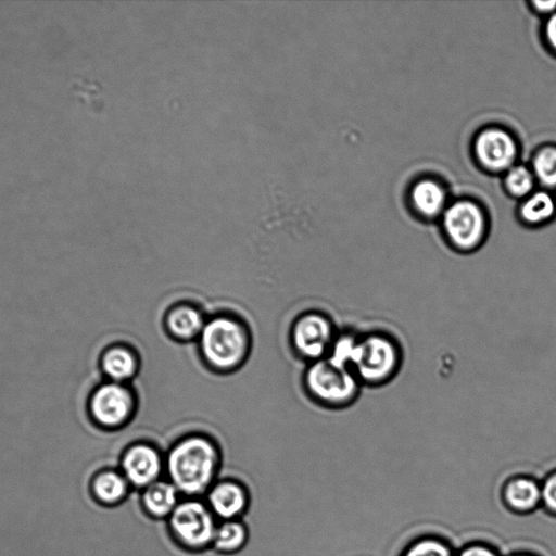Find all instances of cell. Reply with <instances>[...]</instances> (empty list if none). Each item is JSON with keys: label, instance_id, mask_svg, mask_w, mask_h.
Segmentation results:
<instances>
[{"label": "cell", "instance_id": "9", "mask_svg": "<svg viewBox=\"0 0 556 556\" xmlns=\"http://www.w3.org/2000/svg\"><path fill=\"white\" fill-rule=\"evenodd\" d=\"M136 408L132 391L123 383L109 382L101 386L92 396L91 413L106 428L126 424Z\"/></svg>", "mask_w": 556, "mask_h": 556}, {"label": "cell", "instance_id": "13", "mask_svg": "<svg viewBox=\"0 0 556 556\" xmlns=\"http://www.w3.org/2000/svg\"><path fill=\"white\" fill-rule=\"evenodd\" d=\"M505 506L516 514H529L542 504L541 483L527 475L509 477L502 488Z\"/></svg>", "mask_w": 556, "mask_h": 556}, {"label": "cell", "instance_id": "15", "mask_svg": "<svg viewBox=\"0 0 556 556\" xmlns=\"http://www.w3.org/2000/svg\"><path fill=\"white\" fill-rule=\"evenodd\" d=\"M91 488L96 498L108 506L122 503L132 490L118 468H108L98 472Z\"/></svg>", "mask_w": 556, "mask_h": 556}, {"label": "cell", "instance_id": "26", "mask_svg": "<svg viewBox=\"0 0 556 556\" xmlns=\"http://www.w3.org/2000/svg\"><path fill=\"white\" fill-rule=\"evenodd\" d=\"M455 556H500L496 548L482 542H471L463 546Z\"/></svg>", "mask_w": 556, "mask_h": 556}, {"label": "cell", "instance_id": "12", "mask_svg": "<svg viewBox=\"0 0 556 556\" xmlns=\"http://www.w3.org/2000/svg\"><path fill=\"white\" fill-rule=\"evenodd\" d=\"M206 319L207 317L197 305L180 302L168 308L163 324L173 340L187 343L199 339Z\"/></svg>", "mask_w": 556, "mask_h": 556}, {"label": "cell", "instance_id": "3", "mask_svg": "<svg viewBox=\"0 0 556 556\" xmlns=\"http://www.w3.org/2000/svg\"><path fill=\"white\" fill-rule=\"evenodd\" d=\"M399 340L383 330L358 333L351 365L363 387L379 388L391 382L403 365Z\"/></svg>", "mask_w": 556, "mask_h": 556}, {"label": "cell", "instance_id": "28", "mask_svg": "<svg viewBox=\"0 0 556 556\" xmlns=\"http://www.w3.org/2000/svg\"><path fill=\"white\" fill-rule=\"evenodd\" d=\"M533 7L543 14L552 15L556 12V1H534Z\"/></svg>", "mask_w": 556, "mask_h": 556}, {"label": "cell", "instance_id": "16", "mask_svg": "<svg viewBox=\"0 0 556 556\" xmlns=\"http://www.w3.org/2000/svg\"><path fill=\"white\" fill-rule=\"evenodd\" d=\"M102 367L113 382L123 383L137 375L139 358L130 348L117 345L105 352Z\"/></svg>", "mask_w": 556, "mask_h": 556}, {"label": "cell", "instance_id": "11", "mask_svg": "<svg viewBox=\"0 0 556 556\" xmlns=\"http://www.w3.org/2000/svg\"><path fill=\"white\" fill-rule=\"evenodd\" d=\"M480 163L491 170L509 169L517 155L514 138L503 129L488 128L481 131L475 142Z\"/></svg>", "mask_w": 556, "mask_h": 556}, {"label": "cell", "instance_id": "1", "mask_svg": "<svg viewBox=\"0 0 556 556\" xmlns=\"http://www.w3.org/2000/svg\"><path fill=\"white\" fill-rule=\"evenodd\" d=\"M165 470L181 497H200L217 481L222 467L219 445L211 437L190 433L170 445Z\"/></svg>", "mask_w": 556, "mask_h": 556}, {"label": "cell", "instance_id": "2", "mask_svg": "<svg viewBox=\"0 0 556 556\" xmlns=\"http://www.w3.org/2000/svg\"><path fill=\"white\" fill-rule=\"evenodd\" d=\"M197 343L204 365L215 372L230 374L247 362L252 338L245 321L220 313L206 319Z\"/></svg>", "mask_w": 556, "mask_h": 556}, {"label": "cell", "instance_id": "17", "mask_svg": "<svg viewBox=\"0 0 556 556\" xmlns=\"http://www.w3.org/2000/svg\"><path fill=\"white\" fill-rule=\"evenodd\" d=\"M250 531L242 519L218 521L212 549L224 555L241 552L248 544Z\"/></svg>", "mask_w": 556, "mask_h": 556}, {"label": "cell", "instance_id": "7", "mask_svg": "<svg viewBox=\"0 0 556 556\" xmlns=\"http://www.w3.org/2000/svg\"><path fill=\"white\" fill-rule=\"evenodd\" d=\"M338 330L332 319L318 311L299 315L290 329V343L295 354L308 363L326 357Z\"/></svg>", "mask_w": 556, "mask_h": 556}, {"label": "cell", "instance_id": "20", "mask_svg": "<svg viewBox=\"0 0 556 556\" xmlns=\"http://www.w3.org/2000/svg\"><path fill=\"white\" fill-rule=\"evenodd\" d=\"M456 552L446 540L437 535H424L409 542L400 556H455Z\"/></svg>", "mask_w": 556, "mask_h": 556}, {"label": "cell", "instance_id": "14", "mask_svg": "<svg viewBox=\"0 0 556 556\" xmlns=\"http://www.w3.org/2000/svg\"><path fill=\"white\" fill-rule=\"evenodd\" d=\"M180 500V493L167 479H160L139 491V501L143 511L156 520H166Z\"/></svg>", "mask_w": 556, "mask_h": 556}, {"label": "cell", "instance_id": "29", "mask_svg": "<svg viewBox=\"0 0 556 556\" xmlns=\"http://www.w3.org/2000/svg\"><path fill=\"white\" fill-rule=\"evenodd\" d=\"M508 556H533V555L529 554V553H525V552H517V553H513Z\"/></svg>", "mask_w": 556, "mask_h": 556}, {"label": "cell", "instance_id": "27", "mask_svg": "<svg viewBox=\"0 0 556 556\" xmlns=\"http://www.w3.org/2000/svg\"><path fill=\"white\" fill-rule=\"evenodd\" d=\"M545 39L552 50L556 52V12L548 16L545 27Z\"/></svg>", "mask_w": 556, "mask_h": 556}, {"label": "cell", "instance_id": "10", "mask_svg": "<svg viewBox=\"0 0 556 556\" xmlns=\"http://www.w3.org/2000/svg\"><path fill=\"white\" fill-rule=\"evenodd\" d=\"M205 502L217 520H235L248 514L251 494L240 480L218 478L205 494Z\"/></svg>", "mask_w": 556, "mask_h": 556}, {"label": "cell", "instance_id": "4", "mask_svg": "<svg viewBox=\"0 0 556 556\" xmlns=\"http://www.w3.org/2000/svg\"><path fill=\"white\" fill-rule=\"evenodd\" d=\"M303 383L316 403L333 409L352 405L363 388L351 368L337 365L327 357L308 363Z\"/></svg>", "mask_w": 556, "mask_h": 556}, {"label": "cell", "instance_id": "21", "mask_svg": "<svg viewBox=\"0 0 556 556\" xmlns=\"http://www.w3.org/2000/svg\"><path fill=\"white\" fill-rule=\"evenodd\" d=\"M532 173L546 188H556V146L541 148L533 157Z\"/></svg>", "mask_w": 556, "mask_h": 556}, {"label": "cell", "instance_id": "25", "mask_svg": "<svg viewBox=\"0 0 556 556\" xmlns=\"http://www.w3.org/2000/svg\"><path fill=\"white\" fill-rule=\"evenodd\" d=\"M542 505L551 513L556 514V471L551 472L541 482Z\"/></svg>", "mask_w": 556, "mask_h": 556}, {"label": "cell", "instance_id": "6", "mask_svg": "<svg viewBox=\"0 0 556 556\" xmlns=\"http://www.w3.org/2000/svg\"><path fill=\"white\" fill-rule=\"evenodd\" d=\"M442 228L447 243L460 253L475 252L486 236L484 214L470 201H457L445 208Z\"/></svg>", "mask_w": 556, "mask_h": 556}, {"label": "cell", "instance_id": "23", "mask_svg": "<svg viewBox=\"0 0 556 556\" xmlns=\"http://www.w3.org/2000/svg\"><path fill=\"white\" fill-rule=\"evenodd\" d=\"M535 177L525 166H511L505 176V186L515 197L528 195L534 186Z\"/></svg>", "mask_w": 556, "mask_h": 556}, {"label": "cell", "instance_id": "18", "mask_svg": "<svg viewBox=\"0 0 556 556\" xmlns=\"http://www.w3.org/2000/svg\"><path fill=\"white\" fill-rule=\"evenodd\" d=\"M412 200L421 216L432 218L444 212L445 190L437 181L424 179L414 186Z\"/></svg>", "mask_w": 556, "mask_h": 556}, {"label": "cell", "instance_id": "5", "mask_svg": "<svg viewBox=\"0 0 556 556\" xmlns=\"http://www.w3.org/2000/svg\"><path fill=\"white\" fill-rule=\"evenodd\" d=\"M165 521L172 539L182 549L201 553L212 547L218 521L205 500L181 497Z\"/></svg>", "mask_w": 556, "mask_h": 556}, {"label": "cell", "instance_id": "24", "mask_svg": "<svg viewBox=\"0 0 556 556\" xmlns=\"http://www.w3.org/2000/svg\"><path fill=\"white\" fill-rule=\"evenodd\" d=\"M72 89L79 98L97 110L102 104L101 91L102 87L98 80L87 77H74L72 80Z\"/></svg>", "mask_w": 556, "mask_h": 556}, {"label": "cell", "instance_id": "19", "mask_svg": "<svg viewBox=\"0 0 556 556\" xmlns=\"http://www.w3.org/2000/svg\"><path fill=\"white\" fill-rule=\"evenodd\" d=\"M556 214V201L547 191H538L527 198L520 208L521 218L528 225L539 226Z\"/></svg>", "mask_w": 556, "mask_h": 556}, {"label": "cell", "instance_id": "8", "mask_svg": "<svg viewBox=\"0 0 556 556\" xmlns=\"http://www.w3.org/2000/svg\"><path fill=\"white\" fill-rule=\"evenodd\" d=\"M118 469L134 490L141 491L161 479L164 455L152 443L136 442L122 453Z\"/></svg>", "mask_w": 556, "mask_h": 556}, {"label": "cell", "instance_id": "22", "mask_svg": "<svg viewBox=\"0 0 556 556\" xmlns=\"http://www.w3.org/2000/svg\"><path fill=\"white\" fill-rule=\"evenodd\" d=\"M357 337L358 333L352 331H338L326 357L337 365L351 368Z\"/></svg>", "mask_w": 556, "mask_h": 556}]
</instances>
